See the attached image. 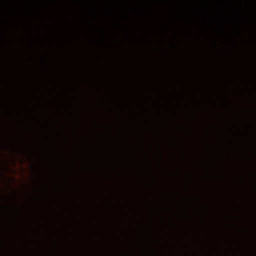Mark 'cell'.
<instances>
[{"mask_svg":"<svg viewBox=\"0 0 256 256\" xmlns=\"http://www.w3.org/2000/svg\"><path fill=\"white\" fill-rule=\"evenodd\" d=\"M30 182V166L23 156L0 151V194L11 192Z\"/></svg>","mask_w":256,"mask_h":256,"instance_id":"1","label":"cell"}]
</instances>
